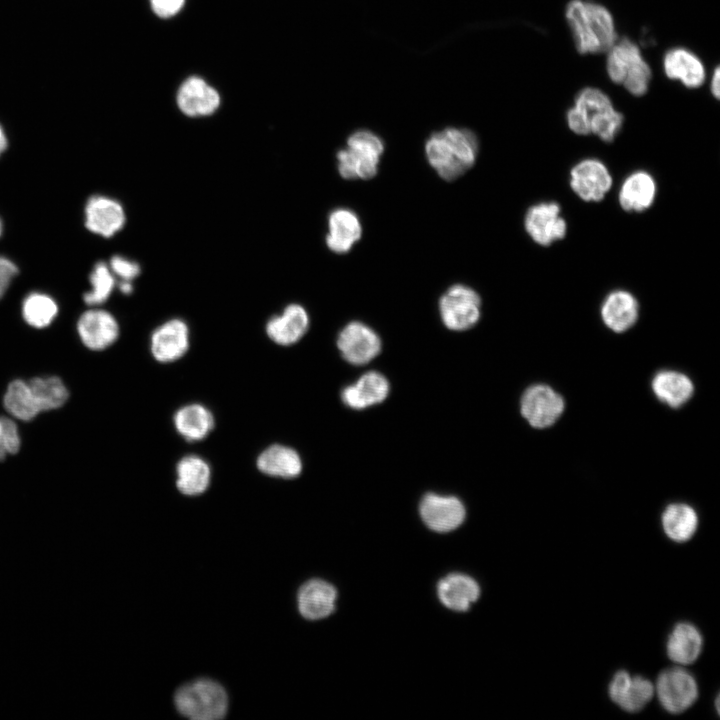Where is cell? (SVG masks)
<instances>
[{"mask_svg": "<svg viewBox=\"0 0 720 720\" xmlns=\"http://www.w3.org/2000/svg\"><path fill=\"white\" fill-rule=\"evenodd\" d=\"M481 299L472 288L455 284L447 289L439 302L440 315L449 329L461 331L474 326L480 318Z\"/></svg>", "mask_w": 720, "mask_h": 720, "instance_id": "obj_8", "label": "cell"}, {"mask_svg": "<svg viewBox=\"0 0 720 720\" xmlns=\"http://www.w3.org/2000/svg\"><path fill=\"white\" fill-rule=\"evenodd\" d=\"M256 466L264 475L294 479L301 474L303 462L295 449L282 444H272L258 455Z\"/></svg>", "mask_w": 720, "mask_h": 720, "instance_id": "obj_23", "label": "cell"}, {"mask_svg": "<svg viewBox=\"0 0 720 720\" xmlns=\"http://www.w3.org/2000/svg\"><path fill=\"white\" fill-rule=\"evenodd\" d=\"M388 393L386 378L377 372H368L342 391V400L350 408L363 409L384 401Z\"/></svg>", "mask_w": 720, "mask_h": 720, "instance_id": "obj_28", "label": "cell"}, {"mask_svg": "<svg viewBox=\"0 0 720 720\" xmlns=\"http://www.w3.org/2000/svg\"><path fill=\"white\" fill-rule=\"evenodd\" d=\"M638 315V301L626 290L618 289L610 292L601 306V318L604 324L617 333L631 328L637 321Z\"/></svg>", "mask_w": 720, "mask_h": 720, "instance_id": "obj_24", "label": "cell"}, {"mask_svg": "<svg viewBox=\"0 0 720 720\" xmlns=\"http://www.w3.org/2000/svg\"><path fill=\"white\" fill-rule=\"evenodd\" d=\"M108 265L114 276L120 280L132 281L141 273V267L136 261L121 255L111 257Z\"/></svg>", "mask_w": 720, "mask_h": 720, "instance_id": "obj_38", "label": "cell"}, {"mask_svg": "<svg viewBox=\"0 0 720 720\" xmlns=\"http://www.w3.org/2000/svg\"><path fill=\"white\" fill-rule=\"evenodd\" d=\"M570 187L583 201L599 202L612 186V176L600 160L587 158L575 164L570 171Z\"/></svg>", "mask_w": 720, "mask_h": 720, "instance_id": "obj_12", "label": "cell"}, {"mask_svg": "<svg viewBox=\"0 0 720 720\" xmlns=\"http://www.w3.org/2000/svg\"><path fill=\"white\" fill-rule=\"evenodd\" d=\"M21 447V437L16 422L9 417L0 416V461L8 455L16 454Z\"/></svg>", "mask_w": 720, "mask_h": 720, "instance_id": "obj_37", "label": "cell"}, {"mask_svg": "<svg viewBox=\"0 0 720 720\" xmlns=\"http://www.w3.org/2000/svg\"><path fill=\"white\" fill-rule=\"evenodd\" d=\"M478 150L476 135L466 128L448 127L434 132L425 144L429 164L446 181L467 172L474 165Z\"/></svg>", "mask_w": 720, "mask_h": 720, "instance_id": "obj_2", "label": "cell"}, {"mask_svg": "<svg viewBox=\"0 0 720 720\" xmlns=\"http://www.w3.org/2000/svg\"><path fill=\"white\" fill-rule=\"evenodd\" d=\"M661 523L668 538L677 543H684L696 533L698 516L690 505L673 503L663 511Z\"/></svg>", "mask_w": 720, "mask_h": 720, "instance_id": "obj_32", "label": "cell"}, {"mask_svg": "<svg viewBox=\"0 0 720 720\" xmlns=\"http://www.w3.org/2000/svg\"><path fill=\"white\" fill-rule=\"evenodd\" d=\"M89 279L91 290L84 294L83 300L87 305L96 307L105 303L111 296L116 285V277L107 263L98 262L94 265Z\"/></svg>", "mask_w": 720, "mask_h": 720, "instance_id": "obj_36", "label": "cell"}, {"mask_svg": "<svg viewBox=\"0 0 720 720\" xmlns=\"http://www.w3.org/2000/svg\"><path fill=\"white\" fill-rule=\"evenodd\" d=\"M710 91L713 97L716 99H719L720 96V69L718 66L715 67L711 81H710Z\"/></svg>", "mask_w": 720, "mask_h": 720, "instance_id": "obj_41", "label": "cell"}, {"mask_svg": "<svg viewBox=\"0 0 720 720\" xmlns=\"http://www.w3.org/2000/svg\"><path fill=\"white\" fill-rule=\"evenodd\" d=\"M610 699L622 710L639 712L655 694L653 683L642 676H631L627 671H617L609 685Z\"/></svg>", "mask_w": 720, "mask_h": 720, "instance_id": "obj_14", "label": "cell"}, {"mask_svg": "<svg viewBox=\"0 0 720 720\" xmlns=\"http://www.w3.org/2000/svg\"><path fill=\"white\" fill-rule=\"evenodd\" d=\"M420 514L425 524L437 532L457 528L464 520L462 502L453 496L427 494L420 503Z\"/></svg>", "mask_w": 720, "mask_h": 720, "instance_id": "obj_19", "label": "cell"}, {"mask_svg": "<svg viewBox=\"0 0 720 720\" xmlns=\"http://www.w3.org/2000/svg\"><path fill=\"white\" fill-rule=\"evenodd\" d=\"M565 17L580 54L607 52L618 40L610 11L590 0H570Z\"/></svg>", "mask_w": 720, "mask_h": 720, "instance_id": "obj_1", "label": "cell"}, {"mask_svg": "<svg viewBox=\"0 0 720 720\" xmlns=\"http://www.w3.org/2000/svg\"><path fill=\"white\" fill-rule=\"evenodd\" d=\"M337 345L344 359L354 365L368 363L381 349L378 335L358 321H353L342 329Z\"/></svg>", "mask_w": 720, "mask_h": 720, "instance_id": "obj_15", "label": "cell"}, {"mask_svg": "<svg viewBox=\"0 0 720 720\" xmlns=\"http://www.w3.org/2000/svg\"><path fill=\"white\" fill-rule=\"evenodd\" d=\"M153 12L161 18L176 15L184 6L185 0H150Z\"/></svg>", "mask_w": 720, "mask_h": 720, "instance_id": "obj_39", "label": "cell"}, {"mask_svg": "<svg viewBox=\"0 0 720 720\" xmlns=\"http://www.w3.org/2000/svg\"><path fill=\"white\" fill-rule=\"evenodd\" d=\"M652 390L659 400L670 407L677 408L691 398L694 386L685 374L663 370L654 376Z\"/></svg>", "mask_w": 720, "mask_h": 720, "instance_id": "obj_31", "label": "cell"}, {"mask_svg": "<svg viewBox=\"0 0 720 720\" xmlns=\"http://www.w3.org/2000/svg\"><path fill=\"white\" fill-rule=\"evenodd\" d=\"M28 384L40 413L62 407L69 398L65 383L57 376L34 377Z\"/></svg>", "mask_w": 720, "mask_h": 720, "instance_id": "obj_34", "label": "cell"}, {"mask_svg": "<svg viewBox=\"0 0 720 720\" xmlns=\"http://www.w3.org/2000/svg\"><path fill=\"white\" fill-rule=\"evenodd\" d=\"M607 53L606 70L610 80L623 85L633 96L646 94L652 72L639 46L625 37L617 40Z\"/></svg>", "mask_w": 720, "mask_h": 720, "instance_id": "obj_4", "label": "cell"}, {"mask_svg": "<svg viewBox=\"0 0 720 720\" xmlns=\"http://www.w3.org/2000/svg\"><path fill=\"white\" fill-rule=\"evenodd\" d=\"M3 405L13 419L20 421H31L40 413L28 381L22 379H15L8 384Z\"/></svg>", "mask_w": 720, "mask_h": 720, "instance_id": "obj_33", "label": "cell"}, {"mask_svg": "<svg viewBox=\"0 0 720 720\" xmlns=\"http://www.w3.org/2000/svg\"><path fill=\"white\" fill-rule=\"evenodd\" d=\"M654 690L661 706L672 714L686 711L695 703L699 694L696 679L681 667L662 671Z\"/></svg>", "mask_w": 720, "mask_h": 720, "instance_id": "obj_7", "label": "cell"}, {"mask_svg": "<svg viewBox=\"0 0 720 720\" xmlns=\"http://www.w3.org/2000/svg\"><path fill=\"white\" fill-rule=\"evenodd\" d=\"M309 322L306 309L300 304L291 303L266 322L265 332L273 343L290 346L296 344L305 335Z\"/></svg>", "mask_w": 720, "mask_h": 720, "instance_id": "obj_18", "label": "cell"}, {"mask_svg": "<svg viewBox=\"0 0 720 720\" xmlns=\"http://www.w3.org/2000/svg\"><path fill=\"white\" fill-rule=\"evenodd\" d=\"M663 70L669 79L680 81L691 89L701 87L706 78L705 66L701 59L683 47H674L665 52Z\"/></svg>", "mask_w": 720, "mask_h": 720, "instance_id": "obj_20", "label": "cell"}, {"mask_svg": "<svg viewBox=\"0 0 720 720\" xmlns=\"http://www.w3.org/2000/svg\"><path fill=\"white\" fill-rule=\"evenodd\" d=\"M563 398L550 386H530L521 398V413L528 423L538 429L553 425L564 411Z\"/></svg>", "mask_w": 720, "mask_h": 720, "instance_id": "obj_10", "label": "cell"}, {"mask_svg": "<svg viewBox=\"0 0 720 720\" xmlns=\"http://www.w3.org/2000/svg\"><path fill=\"white\" fill-rule=\"evenodd\" d=\"M83 345L93 351H102L112 346L120 335L117 319L109 311L91 308L78 319L76 326Z\"/></svg>", "mask_w": 720, "mask_h": 720, "instance_id": "obj_13", "label": "cell"}, {"mask_svg": "<svg viewBox=\"0 0 720 720\" xmlns=\"http://www.w3.org/2000/svg\"><path fill=\"white\" fill-rule=\"evenodd\" d=\"M384 152L382 139L369 130H358L347 139V146L337 153V168L347 180H368L376 176Z\"/></svg>", "mask_w": 720, "mask_h": 720, "instance_id": "obj_5", "label": "cell"}, {"mask_svg": "<svg viewBox=\"0 0 720 720\" xmlns=\"http://www.w3.org/2000/svg\"><path fill=\"white\" fill-rule=\"evenodd\" d=\"M336 590L322 580L304 584L298 594V607L303 617L317 620L330 615L335 608Z\"/></svg>", "mask_w": 720, "mask_h": 720, "instance_id": "obj_27", "label": "cell"}, {"mask_svg": "<svg viewBox=\"0 0 720 720\" xmlns=\"http://www.w3.org/2000/svg\"><path fill=\"white\" fill-rule=\"evenodd\" d=\"M657 185L654 177L645 170L629 174L621 184L618 200L621 208L627 212H643L655 201Z\"/></svg>", "mask_w": 720, "mask_h": 720, "instance_id": "obj_22", "label": "cell"}, {"mask_svg": "<svg viewBox=\"0 0 720 720\" xmlns=\"http://www.w3.org/2000/svg\"><path fill=\"white\" fill-rule=\"evenodd\" d=\"M1 233H2V222L0 220V236H1Z\"/></svg>", "mask_w": 720, "mask_h": 720, "instance_id": "obj_44", "label": "cell"}, {"mask_svg": "<svg viewBox=\"0 0 720 720\" xmlns=\"http://www.w3.org/2000/svg\"><path fill=\"white\" fill-rule=\"evenodd\" d=\"M703 648V637L698 628L688 622H680L674 626L666 642L668 658L677 665L685 666L694 663Z\"/></svg>", "mask_w": 720, "mask_h": 720, "instance_id": "obj_25", "label": "cell"}, {"mask_svg": "<svg viewBox=\"0 0 720 720\" xmlns=\"http://www.w3.org/2000/svg\"><path fill=\"white\" fill-rule=\"evenodd\" d=\"M17 273L18 268L16 264L9 258L0 256V299L5 294Z\"/></svg>", "mask_w": 720, "mask_h": 720, "instance_id": "obj_40", "label": "cell"}, {"mask_svg": "<svg viewBox=\"0 0 720 720\" xmlns=\"http://www.w3.org/2000/svg\"><path fill=\"white\" fill-rule=\"evenodd\" d=\"M524 227L529 237L540 246H550L562 240L567 233V223L561 215L557 202H540L528 208Z\"/></svg>", "mask_w": 720, "mask_h": 720, "instance_id": "obj_9", "label": "cell"}, {"mask_svg": "<svg viewBox=\"0 0 720 720\" xmlns=\"http://www.w3.org/2000/svg\"><path fill=\"white\" fill-rule=\"evenodd\" d=\"M173 425L184 440L198 442L207 438L213 431L215 417L206 406L200 403H190L175 412Z\"/></svg>", "mask_w": 720, "mask_h": 720, "instance_id": "obj_26", "label": "cell"}, {"mask_svg": "<svg viewBox=\"0 0 720 720\" xmlns=\"http://www.w3.org/2000/svg\"><path fill=\"white\" fill-rule=\"evenodd\" d=\"M126 223L122 204L108 196L95 195L85 206V226L94 234L110 238L120 232Z\"/></svg>", "mask_w": 720, "mask_h": 720, "instance_id": "obj_16", "label": "cell"}, {"mask_svg": "<svg viewBox=\"0 0 720 720\" xmlns=\"http://www.w3.org/2000/svg\"><path fill=\"white\" fill-rule=\"evenodd\" d=\"M362 235L358 216L348 208H336L328 217V233L325 242L329 250L344 254L351 250Z\"/></svg>", "mask_w": 720, "mask_h": 720, "instance_id": "obj_21", "label": "cell"}, {"mask_svg": "<svg viewBox=\"0 0 720 720\" xmlns=\"http://www.w3.org/2000/svg\"><path fill=\"white\" fill-rule=\"evenodd\" d=\"M209 463L198 455H186L176 464V486L186 496L204 493L211 481Z\"/></svg>", "mask_w": 720, "mask_h": 720, "instance_id": "obj_29", "label": "cell"}, {"mask_svg": "<svg viewBox=\"0 0 720 720\" xmlns=\"http://www.w3.org/2000/svg\"><path fill=\"white\" fill-rule=\"evenodd\" d=\"M180 111L192 118L212 115L220 106V95L202 78L192 76L178 89L176 97Z\"/></svg>", "mask_w": 720, "mask_h": 720, "instance_id": "obj_17", "label": "cell"}, {"mask_svg": "<svg viewBox=\"0 0 720 720\" xmlns=\"http://www.w3.org/2000/svg\"><path fill=\"white\" fill-rule=\"evenodd\" d=\"M24 321L31 327H48L58 314V305L49 295L32 292L25 297L21 308Z\"/></svg>", "mask_w": 720, "mask_h": 720, "instance_id": "obj_35", "label": "cell"}, {"mask_svg": "<svg viewBox=\"0 0 720 720\" xmlns=\"http://www.w3.org/2000/svg\"><path fill=\"white\" fill-rule=\"evenodd\" d=\"M480 594L478 584L469 576L451 574L438 584V595L441 602L456 611H465L475 602Z\"/></svg>", "mask_w": 720, "mask_h": 720, "instance_id": "obj_30", "label": "cell"}, {"mask_svg": "<svg viewBox=\"0 0 720 720\" xmlns=\"http://www.w3.org/2000/svg\"><path fill=\"white\" fill-rule=\"evenodd\" d=\"M178 711L195 720L222 718L228 707L224 689L214 681L201 679L181 687L175 695Z\"/></svg>", "mask_w": 720, "mask_h": 720, "instance_id": "obj_6", "label": "cell"}, {"mask_svg": "<svg viewBox=\"0 0 720 720\" xmlns=\"http://www.w3.org/2000/svg\"><path fill=\"white\" fill-rule=\"evenodd\" d=\"M190 347L189 326L183 319L171 318L151 333L149 348L159 363L168 364L181 359Z\"/></svg>", "mask_w": 720, "mask_h": 720, "instance_id": "obj_11", "label": "cell"}, {"mask_svg": "<svg viewBox=\"0 0 720 720\" xmlns=\"http://www.w3.org/2000/svg\"><path fill=\"white\" fill-rule=\"evenodd\" d=\"M131 282L132 281L121 280V282L118 285L119 290L125 295L131 294L133 291V285Z\"/></svg>", "mask_w": 720, "mask_h": 720, "instance_id": "obj_42", "label": "cell"}, {"mask_svg": "<svg viewBox=\"0 0 720 720\" xmlns=\"http://www.w3.org/2000/svg\"><path fill=\"white\" fill-rule=\"evenodd\" d=\"M566 121L575 134H594L609 143L621 130L624 116L614 108L605 92L586 87L575 96L574 105L566 113Z\"/></svg>", "mask_w": 720, "mask_h": 720, "instance_id": "obj_3", "label": "cell"}, {"mask_svg": "<svg viewBox=\"0 0 720 720\" xmlns=\"http://www.w3.org/2000/svg\"><path fill=\"white\" fill-rule=\"evenodd\" d=\"M8 145V140L6 137V134L0 125V155L6 150Z\"/></svg>", "mask_w": 720, "mask_h": 720, "instance_id": "obj_43", "label": "cell"}]
</instances>
